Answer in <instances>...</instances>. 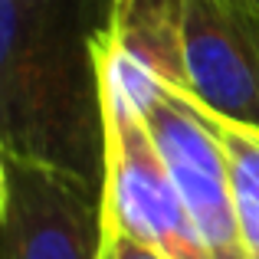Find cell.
Returning <instances> with one entry per match:
<instances>
[{
	"label": "cell",
	"mask_w": 259,
	"mask_h": 259,
	"mask_svg": "<svg viewBox=\"0 0 259 259\" xmlns=\"http://www.w3.org/2000/svg\"><path fill=\"white\" fill-rule=\"evenodd\" d=\"M112 0H0V151L102 190L99 46Z\"/></svg>",
	"instance_id": "1"
},
{
	"label": "cell",
	"mask_w": 259,
	"mask_h": 259,
	"mask_svg": "<svg viewBox=\"0 0 259 259\" xmlns=\"http://www.w3.org/2000/svg\"><path fill=\"white\" fill-rule=\"evenodd\" d=\"M99 76L105 118L102 213L167 259H210L141 112L102 63Z\"/></svg>",
	"instance_id": "2"
},
{
	"label": "cell",
	"mask_w": 259,
	"mask_h": 259,
	"mask_svg": "<svg viewBox=\"0 0 259 259\" xmlns=\"http://www.w3.org/2000/svg\"><path fill=\"white\" fill-rule=\"evenodd\" d=\"M135 108L145 118L210 259H249L233 210L227 151L213 115L164 85Z\"/></svg>",
	"instance_id": "3"
},
{
	"label": "cell",
	"mask_w": 259,
	"mask_h": 259,
	"mask_svg": "<svg viewBox=\"0 0 259 259\" xmlns=\"http://www.w3.org/2000/svg\"><path fill=\"white\" fill-rule=\"evenodd\" d=\"M4 259H102V190L0 151Z\"/></svg>",
	"instance_id": "4"
},
{
	"label": "cell",
	"mask_w": 259,
	"mask_h": 259,
	"mask_svg": "<svg viewBox=\"0 0 259 259\" xmlns=\"http://www.w3.org/2000/svg\"><path fill=\"white\" fill-rule=\"evenodd\" d=\"M184 95L259 132V13L233 0H184Z\"/></svg>",
	"instance_id": "5"
},
{
	"label": "cell",
	"mask_w": 259,
	"mask_h": 259,
	"mask_svg": "<svg viewBox=\"0 0 259 259\" xmlns=\"http://www.w3.org/2000/svg\"><path fill=\"white\" fill-rule=\"evenodd\" d=\"M213 125L227 151L230 190H233V210L240 220L243 246L249 259H259V132L217 118V115Z\"/></svg>",
	"instance_id": "6"
},
{
	"label": "cell",
	"mask_w": 259,
	"mask_h": 259,
	"mask_svg": "<svg viewBox=\"0 0 259 259\" xmlns=\"http://www.w3.org/2000/svg\"><path fill=\"white\" fill-rule=\"evenodd\" d=\"M102 259H167V256L145 246L141 240H135L132 233H125L118 223H112L102 213Z\"/></svg>",
	"instance_id": "7"
},
{
	"label": "cell",
	"mask_w": 259,
	"mask_h": 259,
	"mask_svg": "<svg viewBox=\"0 0 259 259\" xmlns=\"http://www.w3.org/2000/svg\"><path fill=\"white\" fill-rule=\"evenodd\" d=\"M233 4H240V7H249V10H256V13H259V0H233Z\"/></svg>",
	"instance_id": "8"
}]
</instances>
